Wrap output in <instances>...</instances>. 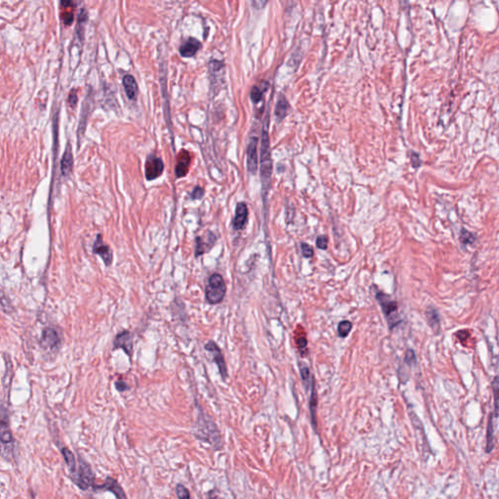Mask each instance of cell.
<instances>
[{
	"label": "cell",
	"instance_id": "cell-1",
	"mask_svg": "<svg viewBox=\"0 0 499 499\" xmlns=\"http://www.w3.org/2000/svg\"><path fill=\"white\" fill-rule=\"evenodd\" d=\"M198 433L197 438L204 442H208L214 448V450L222 448V437L216 425L212 422L208 416L200 414L198 418Z\"/></svg>",
	"mask_w": 499,
	"mask_h": 499
},
{
	"label": "cell",
	"instance_id": "cell-2",
	"mask_svg": "<svg viewBox=\"0 0 499 499\" xmlns=\"http://www.w3.org/2000/svg\"><path fill=\"white\" fill-rule=\"evenodd\" d=\"M270 144H269L268 133L266 130L264 131L262 136V150H260V178L264 190H268L270 184L271 173H272V161L270 156Z\"/></svg>",
	"mask_w": 499,
	"mask_h": 499
},
{
	"label": "cell",
	"instance_id": "cell-3",
	"mask_svg": "<svg viewBox=\"0 0 499 499\" xmlns=\"http://www.w3.org/2000/svg\"><path fill=\"white\" fill-rule=\"evenodd\" d=\"M226 292V285L222 276L218 273L212 274L209 278L205 290L206 300L210 304H218L222 302Z\"/></svg>",
	"mask_w": 499,
	"mask_h": 499
},
{
	"label": "cell",
	"instance_id": "cell-4",
	"mask_svg": "<svg viewBox=\"0 0 499 499\" xmlns=\"http://www.w3.org/2000/svg\"><path fill=\"white\" fill-rule=\"evenodd\" d=\"M376 300L380 306L382 308L385 318L387 319L389 328L392 330L393 328L399 325L401 322V319L399 318L397 314L398 306L395 300H393L388 294H384L382 292H376Z\"/></svg>",
	"mask_w": 499,
	"mask_h": 499
},
{
	"label": "cell",
	"instance_id": "cell-5",
	"mask_svg": "<svg viewBox=\"0 0 499 499\" xmlns=\"http://www.w3.org/2000/svg\"><path fill=\"white\" fill-rule=\"evenodd\" d=\"M77 468L78 469H76V472L72 475V478L78 486V488L83 490H86L91 486L95 488V474L91 466L86 461L79 458Z\"/></svg>",
	"mask_w": 499,
	"mask_h": 499
},
{
	"label": "cell",
	"instance_id": "cell-6",
	"mask_svg": "<svg viewBox=\"0 0 499 499\" xmlns=\"http://www.w3.org/2000/svg\"><path fill=\"white\" fill-rule=\"evenodd\" d=\"M146 178L148 180H154L160 176L164 171V163L161 158L150 155L146 162Z\"/></svg>",
	"mask_w": 499,
	"mask_h": 499
},
{
	"label": "cell",
	"instance_id": "cell-7",
	"mask_svg": "<svg viewBox=\"0 0 499 499\" xmlns=\"http://www.w3.org/2000/svg\"><path fill=\"white\" fill-rule=\"evenodd\" d=\"M93 252L102 258V260H104V262L106 266H112V260H114L112 250L110 249V247L108 245L104 244L102 234L96 235V240H95L94 246H93Z\"/></svg>",
	"mask_w": 499,
	"mask_h": 499
},
{
	"label": "cell",
	"instance_id": "cell-8",
	"mask_svg": "<svg viewBox=\"0 0 499 499\" xmlns=\"http://www.w3.org/2000/svg\"><path fill=\"white\" fill-rule=\"evenodd\" d=\"M205 349L207 351H209L210 353L212 354V357H214V360L216 362V364L218 366V370H220V374L222 376V378L224 380H226L228 376V368H226V361H224V357L222 353V350L220 349V347L218 346V344L214 342H208L205 346Z\"/></svg>",
	"mask_w": 499,
	"mask_h": 499
},
{
	"label": "cell",
	"instance_id": "cell-9",
	"mask_svg": "<svg viewBox=\"0 0 499 499\" xmlns=\"http://www.w3.org/2000/svg\"><path fill=\"white\" fill-rule=\"evenodd\" d=\"M133 346L132 334L129 330H123L116 336L114 348L122 349L128 356H132L133 354Z\"/></svg>",
	"mask_w": 499,
	"mask_h": 499
},
{
	"label": "cell",
	"instance_id": "cell-10",
	"mask_svg": "<svg viewBox=\"0 0 499 499\" xmlns=\"http://www.w3.org/2000/svg\"><path fill=\"white\" fill-rule=\"evenodd\" d=\"M1 442L3 448L8 446L9 444L12 446L13 442V437L9 428V418H8V412L5 408V406L2 404L1 406Z\"/></svg>",
	"mask_w": 499,
	"mask_h": 499
},
{
	"label": "cell",
	"instance_id": "cell-11",
	"mask_svg": "<svg viewBox=\"0 0 499 499\" xmlns=\"http://www.w3.org/2000/svg\"><path fill=\"white\" fill-rule=\"evenodd\" d=\"M192 162V156L188 150H182L176 159V176L178 178H182L186 174L188 173V169L190 166Z\"/></svg>",
	"mask_w": 499,
	"mask_h": 499
},
{
	"label": "cell",
	"instance_id": "cell-12",
	"mask_svg": "<svg viewBox=\"0 0 499 499\" xmlns=\"http://www.w3.org/2000/svg\"><path fill=\"white\" fill-rule=\"evenodd\" d=\"M60 342V340L58 338V332L54 328H47L43 330L40 344L44 348L54 350V349L58 348Z\"/></svg>",
	"mask_w": 499,
	"mask_h": 499
},
{
	"label": "cell",
	"instance_id": "cell-13",
	"mask_svg": "<svg viewBox=\"0 0 499 499\" xmlns=\"http://www.w3.org/2000/svg\"><path fill=\"white\" fill-rule=\"evenodd\" d=\"M248 220V207L245 203H238L236 206L235 216L233 220V228L235 230H242Z\"/></svg>",
	"mask_w": 499,
	"mask_h": 499
},
{
	"label": "cell",
	"instance_id": "cell-14",
	"mask_svg": "<svg viewBox=\"0 0 499 499\" xmlns=\"http://www.w3.org/2000/svg\"><path fill=\"white\" fill-rule=\"evenodd\" d=\"M309 410H310L311 423H312L315 431H317V418H316V414H317V391H316L315 380H314L313 376L311 378V382H310Z\"/></svg>",
	"mask_w": 499,
	"mask_h": 499
},
{
	"label": "cell",
	"instance_id": "cell-15",
	"mask_svg": "<svg viewBox=\"0 0 499 499\" xmlns=\"http://www.w3.org/2000/svg\"><path fill=\"white\" fill-rule=\"evenodd\" d=\"M94 488L108 490V492H112L116 496L117 499H127V496H126L124 490H122V488L120 486V484H118V482L114 480V478H110V477L106 478V480L104 484L95 486Z\"/></svg>",
	"mask_w": 499,
	"mask_h": 499
},
{
	"label": "cell",
	"instance_id": "cell-16",
	"mask_svg": "<svg viewBox=\"0 0 499 499\" xmlns=\"http://www.w3.org/2000/svg\"><path fill=\"white\" fill-rule=\"evenodd\" d=\"M200 48H201V42L198 39L190 38L180 47V53L184 58H190L198 52Z\"/></svg>",
	"mask_w": 499,
	"mask_h": 499
},
{
	"label": "cell",
	"instance_id": "cell-17",
	"mask_svg": "<svg viewBox=\"0 0 499 499\" xmlns=\"http://www.w3.org/2000/svg\"><path fill=\"white\" fill-rule=\"evenodd\" d=\"M258 140L252 138L247 150V168L250 173L254 174L258 167V154H256Z\"/></svg>",
	"mask_w": 499,
	"mask_h": 499
},
{
	"label": "cell",
	"instance_id": "cell-18",
	"mask_svg": "<svg viewBox=\"0 0 499 499\" xmlns=\"http://www.w3.org/2000/svg\"><path fill=\"white\" fill-rule=\"evenodd\" d=\"M122 82L127 96L132 100H136L138 96V84L134 77L131 74H126L123 77Z\"/></svg>",
	"mask_w": 499,
	"mask_h": 499
},
{
	"label": "cell",
	"instance_id": "cell-19",
	"mask_svg": "<svg viewBox=\"0 0 499 499\" xmlns=\"http://www.w3.org/2000/svg\"><path fill=\"white\" fill-rule=\"evenodd\" d=\"M74 165V156L72 152V146L70 144L66 146L64 154L62 155V159L60 162V170L64 176H68L72 170Z\"/></svg>",
	"mask_w": 499,
	"mask_h": 499
},
{
	"label": "cell",
	"instance_id": "cell-20",
	"mask_svg": "<svg viewBox=\"0 0 499 499\" xmlns=\"http://www.w3.org/2000/svg\"><path fill=\"white\" fill-rule=\"evenodd\" d=\"M62 454L66 460V463L72 473V475H74L76 472L77 469V462L76 460V458L74 456V454L68 448H62Z\"/></svg>",
	"mask_w": 499,
	"mask_h": 499
},
{
	"label": "cell",
	"instance_id": "cell-21",
	"mask_svg": "<svg viewBox=\"0 0 499 499\" xmlns=\"http://www.w3.org/2000/svg\"><path fill=\"white\" fill-rule=\"evenodd\" d=\"M426 319L428 321L429 326L434 330H436L440 326V318L437 310L435 308H428L426 310Z\"/></svg>",
	"mask_w": 499,
	"mask_h": 499
},
{
	"label": "cell",
	"instance_id": "cell-22",
	"mask_svg": "<svg viewBox=\"0 0 499 499\" xmlns=\"http://www.w3.org/2000/svg\"><path fill=\"white\" fill-rule=\"evenodd\" d=\"M195 244H196V247H195V256L196 258L204 254V252H207L208 250H210V248H212L214 245V243H212V242L205 243L201 237L196 238Z\"/></svg>",
	"mask_w": 499,
	"mask_h": 499
},
{
	"label": "cell",
	"instance_id": "cell-23",
	"mask_svg": "<svg viewBox=\"0 0 499 499\" xmlns=\"http://www.w3.org/2000/svg\"><path fill=\"white\" fill-rule=\"evenodd\" d=\"M492 390H494V416L498 418L499 412V378H496L492 382Z\"/></svg>",
	"mask_w": 499,
	"mask_h": 499
},
{
	"label": "cell",
	"instance_id": "cell-24",
	"mask_svg": "<svg viewBox=\"0 0 499 499\" xmlns=\"http://www.w3.org/2000/svg\"><path fill=\"white\" fill-rule=\"evenodd\" d=\"M288 104L287 102V100L285 98H281L277 104H276V110H275V114H276V116L278 117L279 120H282L286 114H287V112H288Z\"/></svg>",
	"mask_w": 499,
	"mask_h": 499
},
{
	"label": "cell",
	"instance_id": "cell-25",
	"mask_svg": "<svg viewBox=\"0 0 499 499\" xmlns=\"http://www.w3.org/2000/svg\"><path fill=\"white\" fill-rule=\"evenodd\" d=\"M351 330H352V324H351V322H349L347 320L342 321L338 326V332L342 338H346L349 334Z\"/></svg>",
	"mask_w": 499,
	"mask_h": 499
},
{
	"label": "cell",
	"instance_id": "cell-26",
	"mask_svg": "<svg viewBox=\"0 0 499 499\" xmlns=\"http://www.w3.org/2000/svg\"><path fill=\"white\" fill-rule=\"evenodd\" d=\"M176 494L178 499H190V490L182 484H178L176 486Z\"/></svg>",
	"mask_w": 499,
	"mask_h": 499
},
{
	"label": "cell",
	"instance_id": "cell-27",
	"mask_svg": "<svg viewBox=\"0 0 499 499\" xmlns=\"http://www.w3.org/2000/svg\"><path fill=\"white\" fill-rule=\"evenodd\" d=\"M460 241L463 244H465V245L472 244L475 241V237H474V235L472 233H470L468 231L462 230L460 235Z\"/></svg>",
	"mask_w": 499,
	"mask_h": 499
},
{
	"label": "cell",
	"instance_id": "cell-28",
	"mask_svg": "<svg viewBox=\"0 0 499 499\" xmlns=\"http://www.w3.org/2000/svg\"><path fill=\"white\" fill-rule=\"evenodd\" d=\"M300 249H302V256L304 258H312L314 256V250H313V248L310 245H308L306 243L302 242L300 244Z\"/></svg>",
	"mask_w": 499,
	"mask_h": 499
},
{
	"label": "cell",
	"instance_id": "cell-29",
	"mask_svg": "<svg viewBox=\"0 0 499 499\" xmlns=\"http://www.w3.org/2000/svg\"><path fill=\"white\" fill-rule=\"evenodd\" d=\"M262 91L260 90L258 87L256 86H254L250 90V98L254 102H258L260 100H262Z\"/></svg>",
	"mask_w": 499,
	"mask_h": 499
},
{
	"label": "cell",
	"instance_id": "cell-30",
	"mask_svg": "<svg viewBox=\"0 0 499 499\" xmlns=\"http://www.w3.org/2000/svg\"><path fill=\"white\" fill-rule=\"evenodd\" d=\"M328 239L326 235H320V236H318V238L316 240V246L318 249L326 250L328 248Z\"/></svg>",
	"mask_w": 499,
	"mask_h": 499
},
{
	"label": "cell",
	"instance_id": "cell-31",
	"mask_svg": "<svg viewBox=\"0 0 499 499\" xmlns=\"http://www.w3.org/2000/svg\"><path fill=\"white\" fill-rule=\"evenodd\" d=\"M300 376H302V382L304 384L306 385V389L308 387H310V384H309V376H310V372H309V368L308 366H304L302 368H300ZM311 382V380H310Z\"/></svg>",
	"mask_w": 499,
	"mask_h": 499
},
{
	"label": "cell",
	"instance_id": "cell-32",
	"mask_svg": "<svg viewBox=\"0 0 499 499\" xmlns=\"http://www.w3.org/2000/svg\"><path fill=\"white\" fill-rule=\"evenodd\" d=\"M404 362L408 366H412L416 363V355H414V350L408 349L406 351V357H404Z\"/></svg>",
	"mask_w": 499,
	"mask_h": 499
},
{
	"label": "cell",
	"instance_id": "cell-33",
	"mask_svg": "<svg viewBox=\"0 0 499 499\" xmlns=\"http://www.w3.org/2000/svg\"><path fill=\"white\" fill-rule=\"evenodd\" d=\"M203 195H204V190L201 186H196L192 190L190 197H192L193 200H199V199H201L203 197Z\"/></svg>",
	"mask_w": 499,
	"mask_h": 499
},
{
	"label": "cell",
	"instance_id": "cell-34",
	"mask_svg": "<svg viewBox=\"0 0 499 499\" xmlns=\"http://www.w3.org/2000/svg\"><path fill=\"white\" fill-rule=\"evenodd\" d=\"M62 19L64 20V24L68 26V24H72V22H74V13L72 12H66L62 15Z\"/></svg>",
	"mask_w": 499,
	"mask_h": 499
},
{
	"label": "cell",
	"instance_id": "cell-35",
	"mask_svg": "<svg viewBox=\"0 0 499 499\" xmlns=\"http://www.w3.org/2000/svg\"><path fill=\"white\" fill-rule=\"evenodd\" d=\"M296 344L300 349H306L308 346V340L304 336H300L296 338Z\"/></svg>",
	"mask_w": 499,
	"mask_h": 499
},
{
	"label": "cell",
	"instance_id": "cell-36",
	"mask_svg": "<svg viewBox=\"0 0 499 499\" xmlns=\"http://www.w3.org/2000/svg\"><path fill=\"white\" fill-rule=\"evenodd\" d=\"M77 100H78V98H77V95L74 93V91H72V93H70V96H68V104L72 106V108H76V106Z\"/></svg>",
	"mask_w": 499,
	"mask_h": 499
},
{
	"label": "cell",
	"instance_id": "cell-37",
	"mask_svg": "<svg viewBox=\"0 0 499 499\" xmlns=\"http://www.w3.org/2000/svg\"><path fill=\"white\" fill-rule=\"evenodd\" d=\"M116 389H117L119 392H123V391H125V390H127V389L129 388V387H128V385L126 384L125 382H123V380H118V382H116Z\"/></svg>",
	"mask_w": 499,
	"mask_h": 499
},
{
	"label": "cell",
	"instance_id": "cell-38",
	"mask_svg": "<svg viewBox=\"0 0 499 499\" xmlns=\"http://www.w3.org/2000/svg\"><path fill=\"white\" fill-rule=\"evenodd\" d=\"M208 498H209V499H218V496H216V494L214 492V490H212V492H209V494H208Z\"/></svg>",
	"mask_w": 499,
	"mask_h": 499
}]
</instances>
